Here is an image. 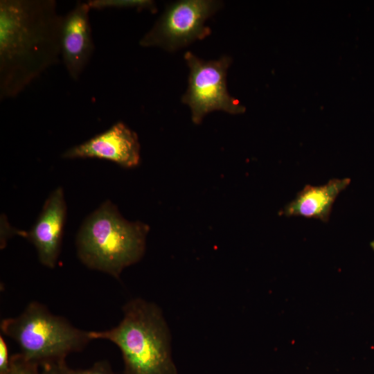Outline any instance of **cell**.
I'll return each instance as SVG.
<instances>
[{"label":"cell","instance_id":"9a60e30c","mask_svg":"<svg viewBox=\"0 0 374 374\" xmlns=\"http://www.w3.org/2000/svg\"><path fill=\"white\" fill-rule=\"evenodd\" d=\"M43 374H61L54 362H45L40 365Z\"/></svg>","mask_w":374,"mask_h":374},{"label":"cell","instance_id":"4fadbf2b","mask_svg":"<svg viewBox=\"0 0 374 374\" xmlns=\"http://www.w3.org/2000/svg\"><path fill=\"white\" fill-rule=\"evenodd\" d=\"M61 374H114L107 361L96 362L87 369H73L67 366L65 360L54 362Z\"/></svg>","mask_w":374,"mask_h":374},{"label":"cell","instance_id":"8fae6325","mask_svg":"<svg viewBox=\"0 0 374 374\" xmlns=\"http://www.w3.org/2000/svg\"><path fill=\"white\" fill-rule=\"evenodd\" d=\"M87 3L91 10L137 9L152 12L157 10L154 1L150 0H90Z\"/></svg>","mask_w":374,"mask_h":374},{"label":"cell","instance_id":"52a82bcc","mask_svg":"<svg viewBox=\"0 0 374 374\" xmlns=\"http://www.w3.org/2000/svg\"><path fill=\"white\" fill-rule=\"evenodd\" d=\"M62 157L106 159L130 168L140 163V143L136 133L118 121L105 132L69 148Z\"/></svg>","mask_w":374,"mask_h":374},{"label":"cell","instance_id":"7a4b0ae2","mask_svg":"<svg viewBox=\"0 0 374 374\" xmlns=\"http://www.w3.org/2000/svg\"><path fill=\"white\" fill-rule=\"evenodd\" d=\"M119 323L89 331L92 340L104 339L121 350L123 374H178L172 356L171 335L159 305L141 298L129 300Z\"/></svg>","mask_w":374,"mask_h":374},{"label":"cell","instance_id":"9c48e42d","mask_svg":"<svg viewBox=\"0 0 374 374\" xmlns=\"http://www.w3.org/2000/svg\"><path fill=\"white\" fill-rule=\"evenodd\" d=\"M66 206L62 188H57L46 200L42 211L32 229L16 233L33 243L39 262L48 268H54L59 257Z\"/></svg>","mask_w":374,"mask_h":374},{"label":"cell","instance_id":"3957f363","mask_svg":"<svg viewBox=\"0 0 374 374\" xmlns=\"http://www.w3.org/2000/svg\"><path fill=\"white\" fill-rule=\"evenodd\" d=\"M148 231V224L124 219L107 200L80 227L75 240L78 256L89 269L119 279L125 268L143 258Z\"/></svg>","mask_w":374,"mask_h":374},{"label":"cell","instance_id":"30bf717a","mask_svg":"<svg viewBox=\"0 0 374 374\" xmlns=\"http://www.w3.org/2000/svg\"><path fill=\"white\" fill-rule=\"evenodd\" d=\"M350 183V179H332L321 186L306 185L287 204L281 214L287 217L302 216L328 222L332 206Z\"/></svg>","mask_w":374,"mask_h":374},{"label":"cell","instance_id":"2e32d148","mask_svg":"<svg viewBox=\"0 0 374 374\" xmlns=\"http://www.w3.org/2000/svg\"><path fill=\"white\" fill-rule=\"evenodd\" d=\"M371 247L373 249V250L374 251V240L371 242Z\"/></svg>","mask_w":374,"mask_h":374},{"label":"cell","instance_id":"8992f818","mask_svg":"<svg viewBox=\"0 0 374 374\" xmlns=\"http://www.w3.org/2000/svg\"><path fill=\"white\" fill-rule=\"evenodd\" d=\"M219 1L184 0L168 5L153 27L141 39L143 47L174 51L208 36L206 21L222 6Z\"/></svg>","mask_w":374,"mask_h":374},{"label":"cell","instance_id":"6da1fadb","mask_svg":"<svg viewBox=\"0 0 374 374\" xmlns=\"http://www.w3.org/2000/svg\"><path fill=\"white\" fill-rule=\"evenodd\" d=\"M55 0L0 1V100L16 98L61 56Z\"/></svg>","mask_w":374,"mask_h":374},{"label":"cell","instance_id":"7c38bea8","mask_svg":"<svg viewBox=\"0 0 374 374\" xmlns=\"http://www.w3.org/2000/svg\"><path fill=\"white\" fill-rule=\"evenodd\" d=\"M40 365L26 359L20 353L11 355L6 374H43Z\"/></svg>","mask_w":374,"mask_h":374},{"label":"cell","instance_id":"277c9868","mask_svg":"<svg viewBox=\"0 0 374 374\" xmlns=\"http://www.w3.org/2000/svg\"><path fill=\"white\" fill-rule=\"evenodd\" d=\"M0 328L18 344L26 359L39 365L65 360L68 355L82 350L93 341L89 331L52 314L38 301L29 303L19 315L1 320Z\"/></svg>","mask_w":374,"mask_h":374},{"label":"cell","instance_id":"ba28073f","mask_svg":"<svg viewBox=\"0 0 374 374\" xmlns=\"http://www.w3.org/2000/svg\"><path fill=\"white\" fill-rule=\"evenodd\" d=\"M90 10L87 2L78 1L62 17L61 57L69 75L73 80L79 79L94 50Z\"/></svg>","mask_w":374,"mask_h":374},{"label":"cell","instance_id":"5b68a950","mask_svg":"<svg viewBox=\"0 0 374 374\" xmlns=\"http://www.w3.org/2000/svg\"><path fill=\"white\" fill-rule=\"evenodd\" d=\"M184 59L190 73L188 89L181 101L190 107L195 124H200L213 111L231 114L244 112V107L227 90L226 72L231 61L229 57L224 55L218 60L205 61L187 51Z\"/></svg>","mask_w":374,"mask_h":374},{"label":"cell","instance_id":"5bb4252c","mask_svg":"<svg viewBox=\"0 0 374 374\" xmlns=\"http://www.w3.org/2000/svg\"><path fill=\"white\" fill-rule=\"evenodd\" d=\"M10 357L7 343L2 334L0 335V374H6L10 366Z\"/></svg>","mask_w":374,"mask_h":374}]
</instances>
